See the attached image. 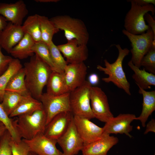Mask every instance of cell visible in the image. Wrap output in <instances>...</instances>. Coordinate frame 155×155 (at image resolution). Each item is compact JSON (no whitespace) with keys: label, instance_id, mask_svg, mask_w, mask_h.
<instances>
[{"label":"cell","instance_id":"cell-1","mask_svg":"<svg viewBox=\"0 0 155 155\" xmlns=\"http://www.w3.org/2000/svg\"><path fill=\"white\" fill-rule=\"evenodd\" d=\"M24 68L27 88L33 98L39 100L53 71L36 54L31 57L28 62L24 63Z\"/></svg>","mask_w":155,"mask_h":155},{"label":"cell","instance_id":"cell-2","mask_svg":"<svg viewBox=\"0 0 155 155\" xmlns=\"http://www.w3.org/2000/svg\"><path fill=\"white\" fill-rule=\"evenodd\" d=\"M16 117L13 119V123L16 133L21 139L30 140L39 133H44L46 118L43 109Z\"/></svg>","mask_w":155,"mask_h":155},{"label":"cell","instance_id":"cell-3","mask_svg":"<svg viewBox=\"0 0 155 155\" xmlns=\"http://www.w3.org/2000/svg\"><path fill=\"white\" fill-rule=\"evenodd\" d=\"M115 46L119 53L116 61L111 63L105 59V67L98 65L97 68L108 75L107 77L102 78L103 81L107 83H113L119 88L123 89L128 95H131L130 84L126 78L122 66L123 60L129 54L130 51L127 48L122 49L119 44H115Z\"/></svg>","mask_w":155,"mask_h":155},{"label":"cell","instance_id":"cell-4","mask_svg":"<svg viewBox=\"0 0 155 155\" xmlns=\"http://www.w3.org/2000/svg\"><path fill=\"white\" fill-rule=\"evenodd\" d=\"M50 19L59 30L64 31L67 41L75 40L79 44L87 45L89 34L82 20L67 15L57 16Z\"/></svg>","mask_w":155,"mask_h":155},{"label":"cell","instance_id":"cell-5","mask_svg":"<svg viewBox=\"0 0 155 155\" xmlns=\"http://www.w3.org/2000/svg\"><path fill=\"white\" fill-rule=\"evenodd\" d=\"M92 86L87 81L69 93L71 112L73 116L90 120L94 118L90 105V93Z\"/></svg>","mask_w":155,"mask_h":155},{"label":"cell","instance_id":"cell-6","mask_svg":"<svg viewBox=\"0 0 155 155\" xmlns=\"http://www.w3.org/2000/svg\"><path fill=\"white\" fill-rule=\"evenodd\" d=\"M131 3L130 9L127 13L124 20V27L126 31L135 35L145 33L149 27L146 23L144 16L149 12L152 15L155 13V8L152 4L141 6L132 0H128Z\"/></svg>","mask_w":155,"mask_h":155},{"label":"cell","instance_id":"cell-7","mask_svg":"<svg viewBox=\"0 0 155 155\" xmlns=\"http://www.w3.org/2000/svg\"><path fill=\"white\" fill-rule=\"evenodd\" d=\"M123 33L126 36L131 43L132 54L131 61L135 66L140 68L143 57L155 43V35L149 27L144 33L139 35L132 34L123 29Z\"/></svg>","mask_w":155,"mask_h":155},{"label":"cell","instance_id":"cell-8","mask_svg":"<svg viewBox=\"0 0 155 155\" xmlns=\"http://www.w3.org/2000/svg\"><path fill=\"white\" fill-rule=\"evenodd\" d=\"M69 93L54 96L47 93H42L39 100L46 115V125L57 114L63 112L70 111Z\"/></svg>","mask_w":155,"mask_h":155},{"label":"cell","instance_id":"cell-9","mask_svg":"<svg viewBox=\"0 0 155 155\" xmlns=\"http://www.w3.org/2000/svg\"><path fill=\"white\" fill-rule=\"evenodd\" d=\"M90 98L91 107L95 118L106 123L114 117L110 110L107 96L101 88L92 86Z\"/></svg>","mask_w":155,"mask_h":155},{"label":"cell","instance_id":"cell-10","mask_svg":"<svg viewBox=\"0 0 155 155\" xmlns=\"http://www.w3.org/2000/svg\"><path fill=\"white\" fill-rule=\"evenodd\" d=\"M57 143L62 148L63 155H76L82 151L84 143L73 119L67 131L57 140Z\"/></svg>","mask_w":155,"mask_h":155},{"label":"cell","instance_id":"cell-11","mask_svg":"<svg viewBox=\"0 0 155 155\" xmlns=\"http://www.w3.org/2000/svg\"><path fill=\"white\" fill-rule=\"evenodd\" d=\"M29 148L30 151L38 155H63L56 147L57 140L48 137L40 133L30 140L22 139Z\"/></svg>","mask_w":155,"mask_h":155},{"label":"cell","instance_id":"cell-12","mask_svg":"<svg viewBox=\"0 0 155 155\" xmlns=\"http://www.w3.org/2000/svg\"><path fill=\"white\" fill-rule=\"evenodd\" d=\"M73 118L70 111L61 113L54 117L46 125L44 134L57 140L67 131Z\"/></svg>","mask_w":155,"mask_h":155},{"label":"cell","instance_id":"cell-13","mask_svg":"<svg viewBox=\"0 0 155 155\" xmlns=\"http://www.w3.org/2000/svg\"><path fill=\"white\" fill-rule=\"evenodd\" d=\"M136 117L132 114H120L113 117L106 122L102 127L103 132L111 134H125L130 138L129 133L132 131L133 126L131 123Z\"/></svg>","mask_w":155,"mask_h":155},{"label":"cell","instance_id":"cell-14","mask_svg":"<svg viewBox=\"0 0 155 155\" xmlns=\"http://www.w3.org/2000/svg\"><path fill=\"white\" fill-rule=\"evenodd\" d=\"M73 120L84 145L99 139L103 133L102 127L84 118L73 116Z\"/></svg>","mask_w":155,"mask_h":155},{"label":"cell","instance_id":"cell-15","mask_svg":"<svg viewBox=\"0 0 155 155\" xmlns=\"http://www.w3.org/2000/svg\"><path fill=\"white\" fill-rule=\"evenodd\" d=\"M87 68L84 62L68 64L63 72L64 80L69 92L83 85L85 81Z\"/></svg>","mask_w":155,"mask_h":155},{"label":"cell","instance_id":"cell-16","mask_svg":"<svg viewBox=\"0 0 155 155\" xmlns=\"http://www.w3.org/2000/svg\"><path fill=\"white\" fill-rule=\"evenodd\" d=\"M28 13L24 2L20 0L14 3H0V15L7 21L22 26L23 20Z\"/></svg>","mask_w":155,"mask_h":155},{"label":"cell","instance_id":"cell-17","mask_svg":"<svg viewBox=\"0 0 155 155\" xmlns=\"http://www.w3.org/2000/svg\"><path fill=\"white\" fill-rule=\"evenodd\" d=\"M57 47L68 64L84 62L88 58V50L87 45L79 44L73 40L67 43L59 45Z\"/></svg>","mask_w":155,"mask_h":155},{"label":"cell","instance_id":"cell-18","mask_svg":"<svg viewBox=\"0 0 155 155\" xmlns=\"http://www.w3.org/2000/svg\"><path fill=\"white\" fill-rule=\"evenodd\" d=\"M117 137L103 133L98 140L84 145L82 155H107L109 150L119 142Z\"/></svg>","mask_w":155,"mask_h":155},{"label":"cell","instance_id":"cell-19","mask_svg":"<svg viewBox=\"0 0 155 155\" xmlns=\"http://www.w3.org/2000/svg\"><path fill=\"white\" fill-rule=\"evenodd\" d=\"M24 34L22 26L9 22L0 34V45L9 53L11 49L21 40Z\"/></svg>","mask_w":155,"mask_h":155},{"label":"cell","instance_id":"cell-20","mask_svg":"<svg viewBox=\"0 0 155 155\" xmlns=\"http://www.w3.org/2000/svg\"><path fill=\"white\" fill-rule=\"evenodd\" d=\"M138 87L139 92L142 95L143 101L141 114L138 117H136L135 120L140 121L144 127L149 117L155 110V91H147Z\"/></svg>","mask_w":155,"mask_h":155},{"label":"cell","instance_id":"cell-21","mask_svg":"<svg viewBox=\"0 0 155 155\" xmlns=\"http://www.w3.org/2000/svg\"><path fill=\"white\" fill-rule=\"evenodd\" d=\"M47 94L58 96L70 92L64 78L63 72L52 71L46 84Z\"/></svg>","mask_w":155,"mask_h":155},{"label":"cell","instance_id":"cell-22","mask_svg":"<svg viewBox=\"0 0 155 155\" xmlns=\"http://www.w3.org/2000/svg\"><path fill=\"white\" fill-rule=\"evenodd\" d=\"M128 65L134 73L132 78L138 86L144 90L150 89L151 86L155 85V75L147 72L143 68V69L135 65L131 60Z\"/></svg>","mask_w":155,"mask_h":155},{"label":"cell","instance_id":"cell-23","mask_svg":"<svg viewBox=\"0 0 155 155\" xmlns=\"http://www.w3.org/2000/svg\"><path fill=\"white\" fill-rule=\"evenodd\" d=\"M35 42L28 34L25 33L21 40L11 50L9 53L15 59H25L34 55L32 51Z\"/></svg>","mask_w":155,"mask_h":155},{"label":"cell","instance_id":"cell-24","mask_svg":"<svg viewBox=\"0 0 155 155\" xmlns=\"http://www.w3.org/2000/svg\"><path fill=\"white\" fill-rule=\"evenodd\" d=\"M43 109L41 102L31 95L24 96L22 99L9 117H16L19 115L32 113Z\"/></svg>","mask_w":155,"mask_h":155},{"label":"cell","instance_id":"cell-25","mask_svg":"<svg viewBox=\"0 0 155 155\" xmlns=\"http://www.w3.org/2000/svg\"><path fill=\"white\" fill-rule=\"evenodd\" d=\"M25 75V69L23 67L11 78L5 91L15 92L23 96L30 95L26 85Z\"/></svg>","mask_w":155,"mask_h":155},{"label":"cell","instance_id":"cell-26","mask_svg":"<svg viewBox=\"0 0 155 155\" xmlns=\"http://www.w3.org/2000/svg\"><path fill=\"white\" fill-rule=\"evenodd\" d=\"M22 27L24 33L28 34L35 42L42 41L38 14L28 16Z\"/></svg>","mask_w":155,"mask_h":155},{"label":"cell","instance_id":"cell-27","mask_svg":"<svg viewBox=\"0 0 155 155\" xmlns=\"http://www.w3.org/2000/svg\"><path fill=\"white\" fill-rule=\"evenodd\" d=\"M41 33L42 41L49 45L52 41L54 35L60 30L50 19L38 15Z\"/></svg>","mask_w":155,"mask_h":155},{"label":"cell","instance_id":"cell-28","mask_svg":"<svg viewBox=\"0 0 155 155\" xmlns=\"http://www.w3.org/2000/svg\"><path fill=\"white\" fill-rule=\"evenodd\" d=\"M23 67L20 60L13 59L5 71L0 76V102H1L6 87L11 77Z\"/></svg>","mask_w":155,"mask_h":155},{"label":"cell","instance_id":"cell-29","mask_svg":"<svg viewBox=\"0 0 155 155\" xmlns=\"http://www.w3.org/2000/svg\"><path fill=\"white\" fill-rule=\"evenodd\" d=\"M32 51L34 54L38 56L49 65L53 71L63 72L59 70L54 65L51 58L48 45L42 41L35 42L32 47Z\"/></svg>","mask_w":155,"mask_h":155},{"label":"cell","instance_id":"cell-30","mask_svg":"<svg viewBox=\"0 0 155 155\" xmlns=\"http://www.w3.org/2000/svg\"><path fill=\"white\" fill-rule=\"evenodd\" d=\"M23 96L15 92L5 91L1 103L9 116L16 108Z\"/></svg>","mask_w":155,"mask_h":155},{"label":"cell","instance_id":"cell-31","mask_svg":"<svg viewBox=\"0 0 155 155\" xmlns=\"http://www.w3.org/2000/svg\"><path fill=\"white\" fill-rule=\"evenodd\" d=\"M53 61L56 67L60 71L64 70L68 64L61 55L57 46L52 41L49 45Z\"/></svg>","mask_w":155,"mask_h":155},{"label":"cell","instance_id":"cell-32","mask_svg":"<svg viewBox=\"0 0 155 155\" xmlns=\"http://www.w3.org/2000/svg\"><path fill=\"white\" fill-rule=\"evenodd\" d=\"M0 122L5 126L10 133L12 139L16 142L21 141L22 139L16 133L13 123V119L9 117L2 108L0 102Z\"/></svg>","mask_w":155,"mask_h":155},{"label":"cell","instance_id":"cell-33","mask_svg":"<svg viewBox=\"0 0 155 155\" xmlns=\"http://www.w3.org/2000/svg\"><path fill=\"white\" fill-rule=\"evenodd\" d=\"M141 67H143L145 70L155 74V43H154L150 50L142 58Z\"/></svg>","mask_w":155,"mask_h":155},{"label":"cell","instance_id":"cell-34","mask_svg":"<svg viewBox=\"0 0 155 155\" xmlns=\"http://www.w3.org/2000/svg\"><path fill=\"white\" fill-rule=\"evenodd\" d=\"M11 139L7 130L0 137V155H12L10 144Z\"/></svg>","mask_w":155,"mask_h":155},{"label":"cell","instance_id":"cell-35","mask_svg":"<svg viewBox=\"0 0 155 155\" xmlns=\"http://www.w3.org/2000/svg\"><path fill=\"white\" fill-rule=\"evenodd\" d=\"M12 155H29L30 150L26 144L22 139L19 142L13 140L10 142Z\"/></svg>","mask_w":155,"mask_h":155},{"label":"cell","instance_id":"cell-36","mask_svg":"<svg viewBox=\"0 0 155 155\" xmlns=\"http://www.w3.org/2000/svg\"><path fill=\"white\" fill-rule=\"evenodd\" d=\"M1 49L0 45V76L7 70L13 59L10 56L4 55L2 52Z\"/></svg>","mask_w":155,"mask_h":155},{"label":"cell","instance_id":"cell-37","mask_svg":"<svg viewBox=\"0 0 155 155\" xmlns=\"http://www.w3.org/2000/svg\"><path fill=\"white\" fill-rule=\"evenodd\" d=\"M145 20L147 21L149 26L152 30L155 35V20L152 16L148 13H146L144 16Z\"/></svg>","mask_w":155,"mask_h":155},{"label":"cell","instance_id":"cell-38","mask_svg":"<svg viewBox=\"0 0 155 155\" xmlns=\"http://www.w3.org/2000/svg\"><path fill=\"white\" fill-rule=\"evenodd\" d=\"M149 132H155V120L152 119L147 124L144 134H146Z\"/></svg>","mask_w":155,"mask_h":155},{"label":"cell","instance_id":"cell-39","mask_svg":"<svg viewBox=\"0 0 155 155\" xmlns=\"http://www.w3.org/2000/svg\"><path fill=\"white\" fill-rule=\"evenodd\" d=\"M88 81L92 86L96 85L99 82V77L96 73L91 74L88 77Z\"/></svg>","mask_w":155,"mask_h":155},{"label":"cell","instance_id":"cell-40","mask_svg":"<svg viewBox=\"0 0 155 155\" xmlns=\"http://www.w3.org/2000/svg\"><path fill=\"white\" fill-rule=\"evenodd\" d=\"M138 5L141 6H144L150 4L153 5H155V0H132Z\"/></svg>","mask_w":155,"mask_h":155},{"label":"cell","instance_id":"cell-41","mask_svg":"<svg viewBox=\"0 0 155 155\" xmlns=\"http://www.w3.org/2000/svg\"><path fill=\"white\" fill-rule=\"evenodd\" d=\"M5 19L0 15V34L6 27L8 23Z\"/></svg>","mask_w":155,"mask_h":155},{"label":"cell","instance_id":"cell-42","mask_svg":"<svg viewBox=\"0 0 155 155\" xmlns=\"http://www.w3.org/2000/svg\"><path fill=\"white\" fill-rule=\"evenodd\" d=\"M6 130V128L4 125L0 122V137Z\"/></svg>","mask_w":155,"mask_h":155},{"label":"cell","instance_id":"cell-43","mask_svg":"<svg viewBox=\"0 0 155 155\" xmlns=\"http://www.w3.org/2000/svg\"><path fill=\"white\" fill-rule=\"evenodd\" d=\"M35 1L37 2L40 3H47V2H57V0H35Z\"/></svg>","mask_w":155,"mask_h":155},{"label":"cell","instance_id":"cell-44","mask_svg":"<svg viewBox=\"0 0 155 155\" xmlns=\"http://www.w3.org/2000/svg\"><path fill=\"white\" fill-rule=\"evenodd\" d=\"M29 155H38L37 154L30 151L29 153Z\"/></svg>","mask_w":155,"mask_h":155}]
</instances>
